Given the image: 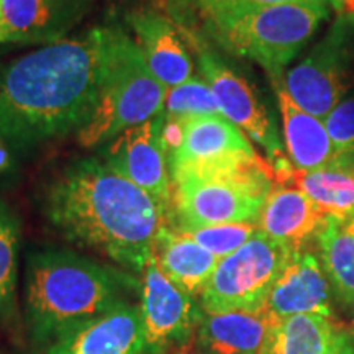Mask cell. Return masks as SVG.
Here are the masks:
<instances>
[{
	"mask_svg": "<svg viewBox=\"0 0 354 354\" xmlns=\"http://www.w3.org/2000/svg\"><path fill=\"white\" fill-rule=\"evenodd\" d=\"M153 258L171 282L194 297L201 295L220 261L169 223L156 234Z\"/></svg>",
	"mask_w": 354,
	"mask_h": 354,
	"instance_id": "21",
	"label": "cell"
},
{
	"mask_svg": "<svg viewBox=\"0 0 354 354\" xmlns=\"http://www.w3.org/2000/svg\"><path fill=\"white\" fill-rule=\"evenodd\" d=\"M322 261L335 297L343 305H354V227L348 218L328 216L317 236Z\"/></svg>",
	"mask_w": 354,
	"mask_h": 354,
	"instance_id": "23",
	"label": "cell"
},
{
	"mask_svg": "<svg viewBox=\"0 0 354 354\" xmlns=\"http://www.w3.org/2000/svg\"><path fill=\"white\" fill-rule=\"evenodd\" d=\"M140 284V310L146 353L166 354L196 338L203 310L194 295L179 289L151 258Z\"/></svg>",
	"mask_w": 354,
	"mask_h": 354,
	"instance_id": "10",
	"label": "cell"
},
{
	"mask_svg": "<svg viewBox=\"0 0 354 354\" xmlns=\"http://www.w3.org/2000/svg\"><path fill=\"white\" fill-rule=\"evenodd\" d=\"M165 115L167 118L189 120L197 117L221 115L214 92L205 79L194 76L166 91Z\"/></svg>",
	"mask_w": 354,
	"mask_h": 354,
	"instance_id": "25",
	"label": "cell"
},
{
	"mask_svg": "<svg viewBox=\"0 0 354 354\" xmlns=\"http://www.w3.org/2000/svg\"><path fill=\"white\" fill-rule=\"evenodd\" d=\"M184 233L190 240L201 245L215 258L223 259L251 240L258 233L256 223H223L212 225V227L177 230Z\"/></svg>",
	"mask_w": 354,
	"mask_h": 354,
	"instance_id": "26",
	"label": "cell"
},
{
	"mask_svg": "<svg viewBox=\"0 0 354 354\" xmlns=\"http://www.w3.org/2000/svg\"><path fill=\"white\" fill-rule=\"evenodd\" d=\"M320 209L335 218H349L354 214V154L336 156L315 171H295L290 183Z\"/></svg>",
	"mask_w": 354,
	"mask_h": 354,
	"instance_id": "22",
	"label": "cell"
},
{
	"mask_svg": "<svg viewBox=\"0 0 354 354\" xmlns=\"http://www.w3.org/2000/svg\"><path fill=\"white\" fill-rule=\"evenodd\" d=\"M284 79V77H282ZM282 79L272 81L284 128L286 151L295 171H315L336 158L325 122L300 109L287 94Z\"/></svg>",
	"mask_w": 354,
	"mask_h": 354,
	"instance_id": "19",
	"label": "cell"
},
{
	"mask_svg": "<svg viewBox=\"0 0 354 354\" xmlns=\"http://www.w3.org/2000/svg\"><path fill=\"white\" fill-rule=\"evenodd\" d=\"M264 354H354V339L336 318L294 315L277 322Z\"/></svg>",
	"mask_w": 354,
	"mask_h": 354,
	"instance_id": "20",
	"label": "cell"
},
{
	"mask_svg": "<svg viewBox=\"0 0 354 354\" xmlns=\"http://www.w3.org/2000/svg\"><path fill=\"white\" fill-rule=\"evenodd\" d=\"M135 43L153 76L166 88L194 77V63L172 20L156 10H136L127 15Z\"/></svg>",
	"mask_w": 354,
	"mask_h": 354,
	"instance_id": "15",
	"label": "cell"
},
{
	"mask_svg": "<svg viewBox=\"0 0 354 354\" xmlns=\"http://www.w3.org/2000/svg\"><path fill=\"white\" fill-rule=\"evenodd\" d=\"M20 151L0 133V184H8L20 174Z\"/></svg>",
	"mask_w": 354,
	"mask_h": 354,
	"instance_id": "29",
	"label": "cell"
},
{
	"mask_svg": "<svg viewBox=\"0 0 354 354\" xmlns=\"http://www.w3.org/2000/svg\"><path fill=\"white\" fill-rule=\"evenodd\" d=\"M20 221L6 202L0 201V315L13 307L19 277Z\"/></svg>",
	"mask_w": 354,
	"mask_h": 354,
	"instance_id": "24",
	"label": "cell"
},
{
	"mask_svg": "<svg viewBox=\"0 0 354 354\" xmlns=\"http://www.w3.org/2000/svg\"><path fill=\"white\" fill-rule=\"evenodd\" d=\"M279 320L266 307L203 312L197 349L201 354H264Z\"/></svg>",
	"mask_w": 354,
	"mask_h": 354,
	"instance_id": "17",
	"label": "cell"
},
{
	"mask_svg": "<svg viewBox=\"0 0 354 354\" xmlns=\"http://www.w3.org/2000/svg\"><path fill=\"white\" fill-rule=\"evenodd\" d=\"M261 159L248 136L223 115L189 118L184 138L167 158L171 183L190 174L236 169Z\"/></svg>",
	"mask_w": 354,
	"mask_h": 354,
	"instance_id": "11",
	"label": "cell"
},
{
	"mask_svg": "<svg viewBox=\"0 0 354 354\" xmlns=\"http://www.w3.org/2000/svg\"><path fill=\"white\" fill-rule=\"evenodd\" d=\"M351 333H353V339H354V305H353V330H351Z\"/></svg>",
	"mask_w": 354,
	"mask_h": 354,
	"instance_id": "30",
	"label": "cell"
},
{
	"mask_svg": "<svg viewBox=\"0 0 354 354\" xmlns=\"http://www.w3.org/2000/svg\"><path fill=\"white\" fill-rule=\"evenodd\" d=\"M118 26H95L0 69V133L20 153L79 133L95 112Z\"/></svg>",
	"mask_w": 354,
	"mask_h": 354,
	"instance_id": "1",
	"label": "cell"
},
{
	"mask_svg": "<svg viewBox=\"0 0 354 354\" xmlns=\"http://www.w3.org/2000/svg\"><path fill=\"white\" fill-rule=\"evenodd\" d=\"M92 6L94 0H0V43L61 41Z\"/></svg>",
	"mask_w": 354,
	"mask_h": 354,
	"instance_id": "13",
	"label": "cell"
},
{
	"mask_svg": "<svg viewBox=\"0 0 354 354\" xmlns=\"http://www.w3.org/2000/svg\"><path fill=\"white\" fill-rule=\"evenodd\" d=\"M282 82L300 109L325 120L354 87V13L338 15L308 55L287 71Z\"/></svg>",
	"mask_w": 354,
	"mask_h": 354,
	"instance_id": "7",
	"label": "cell"
},
{
	"mask_svg": "<svg viewBox=\"0 0 354 354\" xmlns=\"http://www.w3.org/2000/svg\"><path fill=\"white\" fill-rule=\"evenodd\" d=\"M197 64L214 92L220 113L264 149L279 184H289L295 169L284 156L277 128L254 88L207 48H197Z\"/></svg>",
	"mask_w": 354,
	"mask_h": 354,
	"instance_id": "9",
	"label": "cell"
},
{
	"mask_svg": "<svg viewBox=\"0 0 354 354\" xmlns=\"http://www.w3.org/2000/svg\"><path fill=\"white\" fill-rule=\"evenodd\" d=\"M328 17L325 3H282L209 13L203 21L220 46L258 63L277 81Z\"/></svg>",
	"mask_w": 354,
	"mask_h": 354,
	"instance_id": "4",
	"label": "cell"
},
{
	"mask_svg": "<svg viewBox=\"0 0 354 354\" xmlns=\"http://www.w3.org/2000/svg\"><path fill=\"white\" fill-rule=\"evenodd\" d=\"M328 215H325L294 184H274L258 216V230L269 240L290 251L307 250L317 241Z\"/></svg>",
	"mask_w": 354,
	"mask_h": 354,
	"instance_id": "18",
	"label": "cell"
},
{
	"mask_svg": "<svg viewBox=\"0 0 354 354\" xmlns=\"http://www.w3.org/2000/svg\"><path fill=\"white\" fill-rule=\"evenodd\" d=\"M266 308L277 318L322 315L336 318L333 289L318 254L310 250L294 251L269 294Z\"/></svg>",
	"mask_w": 354,
	"mask_h": 354,
	"instance_id": "14",
	"label": "cell"
},
{
	"mask_svg": "<svg viewBox=\"0 0 354 354\" xmlns=\"http://www.w3.org/2000/svg\"><path fill=\"white\" fill-rule=\"evenodd\" d=\"M140 282L128 274L68 250L28 256L25 274L26 322L32 339L51 346L110 310L128 302Z\"/></svg>",
	"mask_w": 354,
	"mask_h": 354,
	"instance_id": "3",
	"label": "cell"
},
{
	"mask_svg": "<svg viewBox=\"0 0 354 354\" xmlns=\"http://www.w3.org/2000/svg\"><path fill=\"white\" fill-rule=\"evenodd\" d=\"M166 91L149 71L135 39L118 28L107 77L94 115L77 133L79 145L99 149L128 128L156 118L165 112Z\"/></svg>",
	"mask_w": 354,
	"mask_h": 354,
	"instance_id": "6",
	"label": "cell"
},
{
	"mask_svg": "<svg viewBox=\"0 0 354 354\" xmlns=\"http://www.w3.org/2000/svg\"><path fill=\"white\" fill-rule=\"evenodd\" d=\"M274 179L263 159L236 169L177 177L167 218L176 230L256 223Z\"/></svg>",
	"mask_w": 354,
	"mask_h": 354,
	"instance_id": "5",
	"label": "cell"
},
{
	"mask_svg": "<svg viewBox=\"0 0 354 354\" xmlns=\"http://www.w3.org/2000/svg\"><path fill=\"white\" fill-rule=\"evenodd\" d=\"M336 156L354 154V94L344 97L325 120Z\"/></svg>",
	"mask_w": 354,
	"mask_h": 354,
	"instance_id": "27",
	"label": "cell"
},
{
	"mask_svg": "<svg viewBox=\"0 0 354 354\" xmlns=\"http://www.w3.org/2000/svg\"><path fill=\"white\" fill-rule=\"evenodd\" d=\"M44 354H148L140 305L110 310L57 339Z\"/></svg>",
	"mask_w": 354,
	"mask_h": 354,
	"instance_id": "16",
	"label": "cell"
},
{
	"mask_svg": "<svg viewBox=\"0 0 354 354\" xmlns=\"http://www.w3.org/2000/svg\"><path fill=\"white\" fill-rule=\"evenodd\" d=\"M44 215L61 236L143 272L167 210L99 156L71 162L44 192Z\"/></svg>",
	"mask_w": 354,
	"mask_h": 354,
	"instance_id": "2",
	"label": "cell"
},
{
	"mask_svg": "<svg viewBox=\"0 0 354 354\" xmlns=\"http://www.w3.org/2000/svg\"><path fill=\"white\" fill-rule=\"evenodd\" d=\"M162 125L165 112L143 125L128 128L115 136L100 146L97 156L130 183L143 189L169 214L172 183L167 153L162 145Z\"/></svg>",
	"mask_w": 354,
	"mask_h": 354,
	"instance_id": "12",
	"label": "cell"
},
{
	"mask_svg": "<svg viewBox=\"0 0 354 354\" xmlns=\"http://www.w3.org/2000/svg\"><path fill=\"white\" fill-rule=\"evenodd\" d=\"M289 248L258 233L240 250L220 259L198 302L203 312L264 308L274 284L286 268Z\"/></svg>",
	"mask_w": 354,
	"mask_h": 354,
	"instance_id": "8",
	"label": "cell"
},
{
	"mask_svg": "<svg viewBox=\"0 0 354 354\" xmlns=\"http://www.w3.org/2000/svg\"><path fill=\"white\" fill-rule=\"evenodd\" d=\"M349 221H351V225H353V227H354V214L351 215V216H349V218H348Z\"/></svg>",
	"mask_w": 354,
	"mask_h": 354,
	"instance_id": "31",
	"label": "cell"
},
{
	"mask_svg": "<svg viewBox=\"0 0 354 354\" xmlns=\"http://www.w3.org/2000/svg\"><path fill=\"white\" fill-rule=\"evenodd\" d=\"M202 15L221 12V10H234V8H250V7H268V6H282V3H325L343 10V0H194Z\"/></svg>",
	"mask_w": 354,
	"mask_h": 354,
	"instance_id": "28",
	"label": "cell"
}]
</instances>
